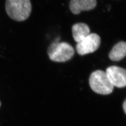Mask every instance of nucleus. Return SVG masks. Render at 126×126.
<instances>
[{
  "mask_svg": "<svg viewBox=\"0 0 126 126\" xmlns=\"http://www.w3.org/2000/svg\"><path fill=\"white\" fill-rule=\"evenodd\" d=\"M123 110L124 111V112L126 114V99L125 100V101L124 102V103H123Z\"/></svg>",
  "mask_w": 126,
  "mask_h": 126,
  "instance_id": "1a4fd4ad",
  "label": "nucleus"
},
{
  "mask_svg": "<svg viewBox=\"0 0 126 126\" xmlns=\"http://www.w3.org/2000/svg\"><path fill=\"white\" fill-rule=\"evenodd\" d=\"M72 36L77 43L80 42L87 36L90 33L89 26L84 23H78L72 27Z\"/></svg>",
  "mask_w": 126,
  "mask_h": 126,
  "instance_id": "0eeeda50",
  "label": "nucleus"
},
{
  "mask_svg": "<svg viewBox=\"0 0 126 126\" xmlns=\"http://www.w3.org/2000/svg\"><path fill=\"white\" fill-rule=\"evenodd\" d=\"M89 82L92 90L99 94H110L114 88L106 73L101 70L93 72L90 75Z\"/></svg>",
  "mask_w": 126,
  "mask_h": 126,
  "instance_id": "7ed1b4c3",
  "label": "nucleus"
},
{
  "mask_svg": "<svg viewBox=\"0 0 126 126\" xmlns=\"http://www.w3.org/2000/svg\"><path fill=\"white\" fill-rule=\"evenodd\" d=\"M0 105H1V103H0Z\"/></svg>",
  "mask_w": 126,
  "mask_h": 126,
  "instance_id": "9d476101",
  "label": "nucleus"
},
{
  "mask_svg": "<svg viewBox=\"0 0 126 126\" xmlns=\"http://www.w3.org/2000/svg\"><path fill=\"white\" fill-rule=\"evenodd\" d=\"M106 73L113 86L118 88L126 87V70L117 66L108 68Z\"/></svg>",
  "mask_w": 126,
  "mask_h": 126,
  "instance_id": "39448f33",
  "label": "nucleus"
},
{
  "mask_svg": "<svg viewBox=\"0 0 126 126\" xmlns=\"http://www.w3.org/2000/svg\"><path fill=\"white\" fill-rule=\"evenodd\" d=\"M5 9L8 15L14 20L22 22L30 16L32 6L30 0H6Z\"/></svg>",
  "mask_w": 126,
  "mask_h": 126,
  "instance_id": "f257e3e1",
  "label": "nucleus"
},
{
  "mask_svg": "<svg viewBox=\"0 0 126 126\" xmlns=\"http://www.w3.org/2000/svg\"><path fill=\"white\" fill-rule=\"evenodd\" d=\"M126 56V43L120 42L113 46L109 54V58L113 61H119Z\"/></svg>",
  "mask_w": 126,
  "mask_h": 126,
  "instance_id": "6e6552de",
  "label": "nucleus"
},
{
  "mask_svg": "<svg viewBox=\"0 0 126 126\" xmlns=\"http://www.w3.org/2000/svg\"><path fill=\"white\" fill-rule=\"evenodd\" d=\"M101 39L95 33H90L84 39L77 43L76 50L80 55L93 53L99 48Z\"/></svg>",
  "mask_w": 126,
  "mask_h": 126,
  "instance_id": "20e7f679",
  "label": "nucleus"
},
{
  "mask_svg": "<svg viewBox=\"0 0 126 126\" xmlns=\"http://www.w3.org/2000/svg\"><path fill=\"white\" fill-rule=\"evenodd\" d=\"M74 53L72 45L66 42H54L47 49L50 60L56 62H66L72 58Z\"/></svg>",
  "mask_w": 126,
  "mask_h": 126,
  "instance_id": "f03ea898",
  "label": "nucleus"
},
{
  "mask_svg": "<svg viewBox=\"0 0 126 126\" xmlns=\"http://www.w3.org/2000/svg\"><path fill=\"white\" fill-rule=\"evenodd\" d=\"M96 5V0H71L69 7L72 13L78 15L83 11L94 9Z\"/></svg>",
  "mask_w": 126,
  "mask_h": 126,
  "instance_id": "423d86ee",
  "label": "nucleus"
}]
</instances>
